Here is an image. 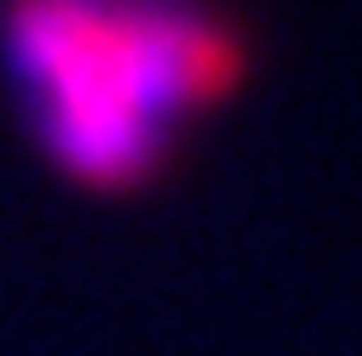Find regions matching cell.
I'll return each mask as SVG.
<instances>
[{
  "instance_id": "cell-1",
  "label": "cell",
  "mask_w": 362,
  "mask_h": 356,
  "mask_svg": "<svg viewBox=\"0 0 362 356\" xmlns=\"http://www.w3.org/2000/svg\"><path fill=\"white\" fill-rule=\"evenodd\" d=\"M0 64L32 147L127 197L248 83V25L229 0H0Z\"/></svg>"
}]
</instances>
